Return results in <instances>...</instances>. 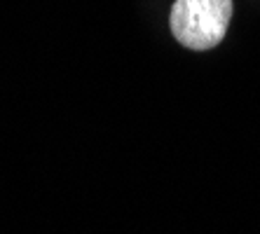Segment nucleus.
Wrapping results in <instances>:
<instances>
[{
	"label": "nucleus",
	"instance_id": "1",
	"mask_svg": "<svg viewBox=\"0 0 260 234\" xmlns=\"http://www.w3.org/2000/svg\"><path fill=\"white\" fill-rule=\"evenodd\" d=\"M232 19V0H176L171 5V33L185 49L206 52L223 42Z\"/></svg>",
	"mask_w": 260,
	"mask_h": 234
}]
</instances>
